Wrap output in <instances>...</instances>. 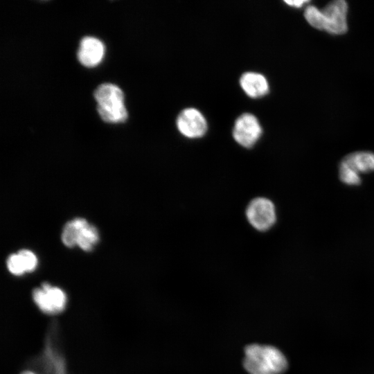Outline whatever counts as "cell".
Listing matches in <instances>:
<instances>
[{"label": "cell", "instance_id": "cell-1", "mask_svg": "<svg viewBox=\"0 0 374 374\" xmlns=\"http://www.w3.org/2000/svg\"><path fill=\"white\" fill-rule=\"evenodd\" d=\"M243 366L249 374H283L287 371L288 363L277 348L253 344L244 349Z\"/></svg>", "mask_w": 374, "mask_h": 374}, {"label": "cell", "instance_id": "cell-2", "mask_svg": "<svg viewBox=\"0 0 374 374\" xmlns=\"http://www.w3.org/2000/svg\"><path fill=\"white\" fill-rule=\"evenodd\" d=\"M348 4L344 0H335L322 10L314 6H308L304 17L308 24L316 29L330 34L341 35L346 33Z\"/></svg>", "mask_w": 374, "mask_h": 374}, {"label": "cell", "instance_id": "cell-3", "mask_svg": "<svg viewBox=\"0 0 374 374\" xmlns=\"http://www.w3.org/2000/svg\"><path fill=\"white\" fill-rule=\"evenodd\" d=\"M94 97L98 103V112L104 121L121 123L127 119L123 93L118 87L110 83L102 84L95 90Z\"/></svg>", "mask_w": 374, "mask_h": 374}, {"label": "cell", "instance_id": "cell-4", "mask_svg": "<svg viewBox=\"0 0 374 374\" xmlns=\"http://www.w3.org/2000/svg\"><path fill=\"white\" fill-rule=\"evenodd\" d=\"M33 299L41 311L48 314L61 312L66 304V296L64 291L47 283L33 291Z\"/></svg>", "mask_w": 374, "mask_h": 374}, {"label": "cell", "instance_id": "cell-5", "mask_svg": "<svg viewBox=\"0 0 374 374\" xmlns=\"http://www.w3.org/2000/svg\"><path fill=\"white\" fill-rule=\"evenodd\" d=\"M246 213L249 223L259 231L270 229L276 220L274 204L269 199L263 197L252 200Z\"/></svg>", "mask_w": 374, "mask_h": 374}, {"label": "cell", "instance_id": "cell-6", "mask_svg": "<svg viewBox=\"0 0 374 374\" xmlns=\"http://www.w3.org/2000/svg\"><path fill=\"white\" fill-rule=\"evenodd\" d=\"M261 134V125L253 114L244 113L235 121L233 136L240 145L245 148L252 147L260 139Z\"/></svg>", "mask_w": 374, "mask_h": 374}, {"label": "cell", "instance_id": "cell-7", "mask_svg": "<svg viewBox=\"0 0 374 374\" xmlns=\"http://www.w3.org/2000/svg\"><path fill=\"white\" fill-rule=\"evenodd\" d=\"M176 123L179 132L190 139L203 136L208 128L204 115L193 107L182 110L177 116Z\"/></svg>", "mask_w": 374, "mask_h": 374}, {"label": "cell", "instance_id": "cell-8", "mask_svg": "<svg viewBox=\"0 0 374 374\" xmlns=\"http://www.w3.org/2000/svg\"><path fill=\"white\" fill-rule=\"evenodd\" d=\"M104 51V45L98 39L84 37L80 43L78 58L82 65L92 67L100 63Z\"/></svg>", "mask_w": 374, "mask_h": 374}, {"label": "cell", "instance_id": "cell-9", "mask_svg": "<svg viewBox=\"0 0 374 374\" xmlns=\"http://www.w3.org/2000/svg\"><path fill=\"white\" fill-rule=\"evenodd\" d=\"M240 85L244 92L252 98L265 96L269 89L267 78L257 72L244 73L240 78Z\"/></svg>", "mask_w": 374, "mask_h": 374}, {"label": "cell", "instance_id": "cell-10", "mask_svg": "<svg viewBox=\"0 0 374 374\" xmlns=\"http://www.w3.org/2000/svg\"><path fill=\"white\" fill-rule=\"evenodd\" d=\"M342 161L359 174L374 171V153L371 152H353L345 156Z\"/></svg>", "mask_w": 374, "mask_h": 374}, {"label": "cell", "instance_id": "cell-11", "mask_svg": "<svg viewBox=\"0 0 374 374\" xmlns=\"http://www.w3.org/2000/svg\"><path fill=\"white\" fill-rule=\"evenodd\" d=\"M87 224L88 222L86 220L80 217L68 222L62 230V242L69 247L77 245L79 232Z\"/></svg>", "mask_w": 374, "mask_h": 374}, {"label": "cell", "instance_id": "cell-12", "mask_svg": "<svg viewBox=\"0 0 374 374\" xmlns=\"http://www.w3.org/2000/svg\"><path fill=\"white\" fill-rule=\"evenodd\" d=\"M99 239L96 228L89 223L79 232L77 240L78 245L82 250L90 251Z\"/></svg>", "mask_w": 374, "mask_h": 374}, {"label": "cell", "instance_id": "cell-13", "mask_svg": "<svg viewBox=\"0 0 374 374\" xmlns=\"http://www.w3.org/2000/svg\"><path fill=\"white\" fill-rule=\"evenodd\" d=\"M339 177L344 184L348 186H357L362 183L359 173L353 170L342 160L339 166Z\"/></svg>", "mask_w": 374, "mask_h": 374}, {"label": "cell", "instance_id": "cell-14", "mask_svg": "<svg viewBox=\"0 0 374 374\" xmlns=\"http://www.w3.org/2000/svg\"><path fill=\"white\" fill-rule=\"evenodd\" d=\"M6 263L9 271L15 276H21L26 272L19 253L11 254Z\"/></svg>", "mask_w": 374, "mask_h": 374}, {"label": "cell", "instance_id": "cell-15", "mask_svg": "<svg viewBox=\"0 0 374 374\" xmlns=\"http://www.w3.org/2000/svg\"><path fill=\"white\" fill-rule=\"evenodd\" d=\"M19 255L23 262L26 272L35 270L37 265V258L30 250L22 249L19 251Z\"/></svg>", "mask_w": 374, "mask_h": 374}, {"label": "cell", "instance_id": "cell-16", "mask_svg": "<svg viewBox=\"0 0 374 374\" xmlns=\"http://www.w3.org/2000/svg\"><path fill=\"white\" fill-rule=\"evenodd\" d=\"M309 1L305 0H294V1H285L288 6L294 7V8H301L303 6L304 3H308Z\"/></svg>", "mask_w": 374, "mask_h": 374}, {"label": "cell", "instance_id": "cell-17", "mask_svg": "<svg viewBox=\"0 0 374 374\" xmlns=\"http://www.w3.org/2000/svg\"><path fill=\"white\" fill-rule=\"evenodd\" d=\"M20 374H36L32 371H24L22 373H21Z\"/></svg>", "mask_w": 374, "mask_h": 374}]
</instances>
